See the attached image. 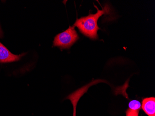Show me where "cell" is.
<instances>
[{
  "label": "cell",
  "mask_w": 155,
  "mask_h": 116,
  "mask_svg": "<svg viewBox=\"0 0 155 116\" xmlns=\"http://www.w3.org/2000/svg\"><path fill=\"white\" fill-rule=\"evenodd\" d=\"M97 12L95 14H90L88 15L77 19L73 26L77 27L79 31L84 35L91 40L98 39L97 31L100 28L97 25V21L102 15L108 12V8L105 6L102 10H99L97 7Z\"/></svg>",
  "instance_id": "obj_1"
},
{
  "label": "cell",
  "mask_w": 155,
  "mask_h": 116,
  "mask_svg": "<svg viewBox=\"0 0 155 116\" xmlns=\"http://www.w3.org/2000/svg\"><path fill=\"white\" fill-rule=\"evenodd\" d=\"M79 35L74 26H70L68 28L56 35L54 38L53 47H58L61 50L68 49L79 40Z\"/></svg>",
  "instance_id": "obj_2"
},
{
  "label": "cell",
  "mask_w": 155,
  "mask_h": 116,
  "mask_svg": "<svg viewBox=\"0 0 155 116\" xmlns=\"http://www.w3.org/2000/svg\"><path fill=\"white\" fill-rule=\"evenodd\" d=\"M26 54V53L19 55L13 54L2 43L0 42V63L18 61Z\"/></svg>",
  "instance_id": "obj_3"
},
{
  "label": "cell",
  "mask_w": 155,
  "mask_h": 116,
  "mask_svg": "<svg viewBox=\"0 0 155 116\" xmlns=\"http://www.w3.org/2000/svg\"><path fill=\"white\" fill-rule=\"evenodd\" d=\"M141 108L148 116H155V97L145 98L142 100Z\"/></svg>",
  "instance_id": "obj_4"
},
{
  "label": "cell",
  "mask_w": 155,
  "mask_h": 116,
  "mask_svg": "<svg viewBox=\"0 0 155 116\" xmlns=\"http://www.w3.org/2000/svg\"><path fill=\"white\" fill-rule=\"evenodd\" d=\"M128 109L133 111H139L141 109V104L137 100H132L129 103Z\"/></svg>",
  "instance_id": "obj_5"
},
{
  "label": "cell",
  "mask_w": 155,
  "mask_h": 116,
  "mask_svg": "<svg viewBox=\"0 0 155 116\" xmlns=\"http://www.w3.org/2000/svg\"><path fill=\"white\" fill-rule=\"evenodd\" d=\"M139 111H133L128 109L126 110V116H138Z\"/></svg>",
  "instance_id": "obj_6"
},
{
  "label": "cell",
  "mask_w": 155,
  "mask_h": 116,
  "mask_svg": "<svg viewBox=\"0 0 155 116\" xmlns=\"http://www.w3.org/2000/svg\"><path fill=\"white\" fill-rule=\"evenodd\" d=\"M3 32H2L1 28V26H0V39H2V38H3Z\"/></svg>",
  "instance_id": "obj_7"
}]
</instances>
